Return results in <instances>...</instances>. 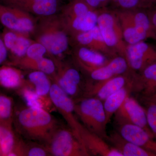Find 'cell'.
Segmentation results:
<instances>
[{
    "instance_id": "8d00e7d4",
    "label": "cell",
    "mask_w": 156,
    "mask_h": 156,
    "mask_svg": "<svg viewBox=\"0 0 156 156\" xmlns=\"http://www.w3.org/2000/svg\"><path fill=\"white\" fill-rule=\"evenodd\" d=\"M101 2V5H102V7L105 6L107 4H108L111 0H100Z\"/></svg>"
},
{
    "instance_id": "9a60e30c",
    "label": "cell",
    "mask_w": 156,
    "mask_h": 156,
    "mask_svg": "<svg viewBox=\"0 0 156 156\" xmlns=\"http://www.w3.org/2000/svg\"><path fill=\"white\" fill-rule=\"evenodd\" d=\"M80 135L90 156H123L119 151L108 144L105 140L89 131L82 124Z\"/></svg>"
},
{
    "instance_id": "6da1fadb",
    "label": "cell",
    "mask_w": 156,
    "mask_h": 156,
    "mask_svg": "<svg viewBox=\"0 0 156 156\" xmlns=\"http://www.w3.org/2000/svg\"><path fill=\"white\" fill-rule=\"evenodd\" d=\"M13 123L20 134L44 145L60 126L50 113L37 106L27 107L17 113L14 111Z\"/></svg>"
},
{
    "instance_id": "e575fe53",
    "label": "cell",
    "mask_w": 156,
    "mask_h": 156,
    "mask_svg": "<svg viewBox=\"0 0 156 156\" xmlns=\"http://www.w3.org/2000/svg\"><path fill=\"white\" fill-rule=\"evenodd\" d=\"M82 1L85 2L90 8L94 10L102 7L100 0H82Z\"/></svg>"
},
{
    "instance_id": "8fae6325",
    "label": "cell",
    "mask_w": 156,
    "mask_h": 156,
    "mask_svg": "<svg viewBox=\"0 0 156 156\" xmlns=\"http://www.w3.org/2000/svg\"><path fill=\"white\" fill-rule=\"evenodd\" d=\"M125 57L129 68L134 72H140L148 66L156 63V46L145 41L128 44Z\"/></svg>"
},
{
    "instance_id": "277c9868",
    "label": "cell",
    "mask_w": 156,
    "mask_h": 156,
    "mask_svg": "<svg viewBox=\"0 0 156 156\" xmlns=\"http://www.w3.org/2000/svg\"><path fill=\"white\" fill-rule=\"evenodd\" d=\"M95 10L82 0H71L59 17L68 33L73 36L90 30L97 25L98 14Z\"/></svg>"
},
{
    "instance_id": "7402d4cb",
    "label": "cell",
    "mask_w": 156,
    "mask_h": 156,
    "mask_svg": "<svg viewBox=\"0 0 156 156\" xmlns=\"http://www.w3.org/2000/svg\"><path fill=\"white\" fill-rule=\"evenodd\" d=\"M106 140L123 156H156V154L128 141L118 132L114 131L108 135Z\"/></svg>"
},
{
    "instance_id": "ba28073f",
    "label": "cell",
    "mask_w": 156,
    "mask_h": 156,
    "mask_svg": "<svg viewBox=\"0 0 156 156\" xmlns=\"http://www.w3.org/2000/svg\"><path fill=\"white\" fill-rule=\"evenodd\" d=\"M0 23L7 29L27 35L33 33L37 23L32 14L2 4Z\"/></svg>"
},
{
    "instance_id": "74e56055",
    "label": "cell",
    "mask_w": 156,
    "mask_h": 156,
    "mask_svg": "<svg viewBox=\"0 0 156 156\" xmlns=\"http://www.w3.org/2000/svg\"><path fill=\"white\" fill-rule=\"evenodd\" d=\"M152 1H153L155 3V4H156V0H152Z\"/></svg>"
},
{
    "instance_id": "8992f818",
    "label": "cell",
    "mask_w": 156,
    "mask_h": 156,
    "mask_svg": "<svg viewBox=\"0 0 156 156\" xmlns=\"http://www.w3.org/2000/svg\"><path fill=\"white\" fill-rule=\"evenodd\" d=\"M44 146L50 156H90L80 138L69 127L59 126Z\"/></svg>"
},
{
    "instance_id": "3957f363",
    "label": "cell",
    "mask_w": 156,
    "mask_h": 156,
    "mask_svg": "<svg viewBox=\"0 0 156 156\" xmlns=\"http://www.w3.org/2000/svg\"><path fill=\"white\" fill-rule=\"evenodd\" d=\"M114 14L119 22L126 44H134L148 38L156 40V34L144 9L118 10Z\"/></svg>"
},
{
    "instance_id": "ac0fdd59",
    "label": "cell",
    "mask_w": 156,
    "mask_h": 156,
    "mask_svg": "<svg viewBox=\"0 0 156 156\" xmlns=\"http://www.w3.org/2000/svg\"><path fill=\"white\" fill-rule=\"evenodd\" d=\"M28 35L6 29L2 37L13 61L25 56L27 51L34 41L28 38ZM8 61V62H9Z\"/></svg>"
},
{
    "instance_id": "7a4b0ae2",
    "label": "cell",
    "mask_w": 156,
    "mask_h": 156,
    "mask_svg": "<svg viewBox=\"0 0 156 156\" xmlns=\"http://www.w3.org/2000/svg\"><path fill=\"white\" fill-rule=\"evenodd\" d=\"M41 17L33 33L35 41L44 45L52 56L62 55L68 48L69 39L60 17L54 14Z\"/></svg>"
},
{
    "instance_id": "d4e9b609",
    "label": "cell",
    "mask_w": 156,
    "mask_h": 156,
    "mask_svg": "<svg viewBox=\"0 0 156 156\" xmlns=\"http://www.w3.org/2000/svg\"><path fill=\"white\" fill-rule=\"evenodd\" d=\"M48 75L42 72L32 71L28 74V82L33 86L34 92L39 97L49 95L52 84Z\"/></svg>"
},
{
    "instance_id": "f546056e",
    "label": "cell",
    "mask_w": 156,
    "mask_h": 156,
    "mask_svg": "<svg viewBox=\"0 0 156 156\" xmlns=\"http://www.w3.org/2000/svg\"><path fill=\"white\" fill-rule=\"evenodd\" d=\"M47 50L44 45L36 41H34L29 47L25 57L30 58H37L44 57Z\"/></svg>"
},
{
    "instance_id": "9c48e42d",
    "label": "cell",
    "mask_w": 156,
    "mask_h": 156,
    "mask_svg": "<svg viewBox=\"0 0 156 156\" xmlns=\"http://www.w3.org/2000/svg\"><path fill=\"white\" fill-rule=\"evenodd\" d=\"M49 96L53 105L66 121L68 127L81 139L80 130L82 124L75 115L74 101L55 82L52 84Z\"/></svg>"
},
{
    "instance_id": "5b68a950",
    "label": "cell",
    "mask_w": 156,
    "mask_h": 156,
    "mask_svg": "<svg viewBox=\"0 0 156 156\" xmlns=\"http://www.w3.org/2000/svg\"><path fill=\"white\" fill-rule=\"evenodd\" d=\"M75 112L84 127L106 140V115L103 101L95 97L74 101Z\"/></svg>"
},
{
    "instance_id": "484cf974",
    "label": "cell",
    "mask_w": 156,
    "mask_h": 156,
    "mask_svg": "<svg viewBox=\"0 0 156 156\" xmlns=\"http://www.w3.org/2000/svg\"><path fill=\"white\" fill-rule=\"evenodd\" d=\"M14 111L12 98L0 93V121L13 122Z\"/></svg>"
},
{
    "instance_id": "d6986e66",
    "label": "cell",
    "mask_w": 156,
    "mask_h": 156,
    "mask_svg": "<svg viewBox=\"0 0 156 156\" xmlns=\"http://www.w3.org/2000/svg\"><path fill=\"white\" fill-rule=\"evenodd\" d=\"M128 68L126 58L121 55L114 57L103 66L87 73L93 80L100 82L124 74Z\"/></svg>"
},
{
    "instance_id": "cb8c5ba5",
    "label": "cell",
    "mask_w": 156,
    "mask_h": 156,
    "mask_svg": "<svg viewBox=\"0 0 156 156\" xmlns=\"http://www.w3.org/2000/svg\"><path fill=\"white\" fill-rule=\"evenodd\" d=\"M131 92L130 82L126 87L115 92L103 101L104 108L106 115V122L108 124L111 118L124 102Z\"/></svg>"
},
{
    "instance_id": "83f0119b",
    "label": "cell",
    "mask_w": 156,
    "mask_h": 156,
    "mask_svg": "<svg viewBox=\"0 0 156 156\" xmlns=\"http://www.w3.org/2000/svg\"><path fill=\"white\" fill-rule=\"evenodd\" d=\"M17 139L13 129L8 131L0 139V149L2 156H9L14 148Z\"/></svg>"
},
{
    "instance_id": "d6a6232c",
    "label": "cell",
    "mask_w": 156,
    "mask_h": 156,
    "mask_svg": "<svg viewBox=\"0 0 156 156\" xmlns=\"http://www.w3.org/2000/svg\"><path fill=\"white\" fill-rule=\"evenodd\" d=\"M13 129V122L0 121V138Z\"/></svg>"
},
{
    "instance_id": "5bb4252c",
    "label": "cell",
    "mask_w": 156,
    "mask_h": 156,
    "mask_svg": "<svg viewBox=\"0 0 156 156\" xmlns=\"http://www.w3.org/2000/svg\"><path fill=\"white\" fill-rule=\"evenodd\" d=\"M130 80L126 76L121 75L105 80L97 82L93 85L87 84L83 96V98H96L103 102L110 95L126 87Z\"/></svg>"
},
{
    "instance_id": "52a82bcc",
    "label": "cell",
    "mask_w": 156,
    "mask_h": 156,
    "mask_svg": "<svg viewBox=\"0 0 156 156\" xmlns=\"http://www.w3.org/2000/svg\"><path fill=\"white\" fill-rule=\"evenodd\" d=\"M97 25L109 48L117 50L125 57L127 45L118 18L114 13L102 12L98 15Z\"/></svg>"
},
{
    "instance_id": "2e32d148",
    "label": "cell",
    "mask_w": 156,
    "mask_h": 156,
    "mask_svg": "<svg viewBox=\"0 0 156 156\" xmlns=\"http://www.w3.org/2000/svg\"><path fill=\"white\" fill-rule=\"evenodd\" d=\"M118 132L125 139L156 154V140L143 128L132 124L119 125Z\"/></svg>"
},
{
    "instance_id": "1f68e13d",
    "label": "cell",
    "mask_w": 156,
    "mask_h": 156,
    "mask_svg": "<svg viewBox=\"0 0 156 156\" xmlns=\"http://www.w3.org/2000/svg\"><path fill=\"white\" fill-rule=\"evenodd\" d=\"M9 55V51L6 48L2 37H0V66L5 64Z\"/></svg>"
},
{
    "instance_id": "30bf717a",
    "label": "cell",
    "mask_w": 156,
    "mask_h": 156,
    "mask_svg": "<svg viewBox=\"0 0 156 156\" xmlns=\"http://www.w3.org/2000/svg\"><path fill=\"white\" fill-rule=\"evenodd\" d=\"M114 115L118 126L129 124L139 126L154 138L148 125L145 108H144L135 98L130 96V95L126 97Z\"/></svg>"
},
{
    "instance_id": "7c38bea8",
    "label": "cell",
    "mask_w": 156,
    "mask_h": 156,
    "mask_svg": "<svg viewBox=\"0 0 156 156\" xmlns=\"http://www.w3.org/2000/svg\"><path fill=\"white\" fill-rule=\"evenodd\" d=\"M55 62L58 70L54 76L55 82L73 99L80 96L83 90L80 73L75 68Z\"/></svg>"
},
{
    "instance_id": "44dd1931",
    "label": "cell",
    "mask_w": 156,
    "mask_h": 156,
    "mask_svg": "<svg viewBox=\"0 0 156 156\" xmlns=\"http://www.w3.org/2000/svg\"><path fill=\"white\" fill-rule=\"evenodd\" d=\"M28 83L19 68L7 64L0 66V87L9 90H18Z\"/></svg>"
},
{
    "instance_id": "d590c367",
    "label": "cell",
    "mask_w": 156,
    "mask_h": 156,
    "mask_svg": "<svg viewBox=\"0 0 156 156\" xmlns=\"http://www.w3.org/2000/svg\"><path fill=\"white\" fill-rule=\"evenodd\" d=\"M145 103H153L156 105V93L152 96L147 98H143Z\"/></svg>"
},
{
    "instance_id": "4316f807",
    "label": "cell",
    "mask_w": 156,
    "mask_h": 156,
    "mask_svg": "<svg viewBox=\"0 0 156 156\" xmlns=\"http://www.w3.org/2000/svg\"><path fill=\"white\" fill-rule=\"evenodd\" d=\"M122 10H135L151 9L155 3L152 0H111Z\"/></svg>"
},
{
    "instance_id": "836d02e7",
    "label": "cell",
    "mask_w": 156,
    "mask_h": 156,
    "mask_svg": "<svg viewBox=\"0 0 156 156\" xmlns=\"http://www.w3.org/2000/svg\"><path fill=\"white\" fill-rule=\"evenodd\" d=\"M151 10L147 12L151 23L156 34V6L152 7Z\"/></svg>"
},
{
    "instance_id": "4fadbf2b",
    "label": "cell",
    "mask_w": 156,
    "mask_h": 156,
    "mask_svg": "<svg viewBox=\"0 0 156 156\" xmlns=\"http://www.w3.org/2000/svg\"><path fill=\"white\" fill-rule=\"evenodd\" d=\"M0 4L40 17L54 15L58 6V0H0Z\"/></svg>"
},
{
    "instance_id": "e0dca14e",
    "label": "cell",
    "mask_w": 156,
    "mask_h": 156,
    "mask_svg": "<svg viewBox=\"0 0 156 156\" xmlns=\"http://www.w3.org/2000/svg\"><path fill=\"white\" fill-rule=\"evenodd\" d=\"M131 92L140 93L143 98L156 93V62L148 66L139 73H134L131 80Z\"/></svg>"
},
{
    "instance_id": "603a6c76",
    "label": "cell",
    "mask_w": 156,
    "mask_h": 156,
    "mask_svg": "<svg viewBox=\"0 0 156 156\" xmlns=\"http://www.w3.org/2000/svg\"><path fill=\"white\" fill-rule=\"evenodd\" d=\"M76 59L78 64L87 73L103 66L109 61L100 52L84 47L78 49Z\"/></svg>"
},
{
    "instance_id": "f1b7e54d",
    "label": "cell",
    "mask_w": 156,
    "mask_h": 156,
    "mask_svg": "<svg viewBox=\"0 0 156 156\" xmlns=\"http://www.w3.org/2000/svg\"><path fill=\"white\" fill-rule=\"evenodd\" d=\"M23 156H50L47 148L44 144H38L26 143L23 141Z\"/></svg>"
},
{
    "instance_id": "4dcf8cb0",
    "label": "cell",
    "mask_w": 156,
    "mask_h": 156,
    "mask_svg": "<svg viewBox=\"0 0 156 156\" xmlns=\"http://www.w3.org/2000/svg\"><path fill=\"white\" fill-rule=\"evenodd\" d=\"M146 103L145 108L148 125L156 140V105L153 103Z\"/></svg>"
},
{
    "instance_id": "ffe728a7",
    "label": "cell",
    "mask_w": 156,
    "mask_h": 156,
    "mask_svg": "<svg viewBox=\"0 0 156 156\" xmlns=\"http://www.w3.org/2000/svg\"><path fill=\"white\" fill-rule=\"evenodd\" d=\"M5 64L22 69L39 71L48 75L54 76L56 73V67L55 62L44 57L30 58L24 56L13 61L7 62Z\"/></svg>"
},
{
    "instance_id": "f35d334b",
    "label": "cell",
    "mask_w": 156,
    "mask_h": 156,
    "mask_svg": "<svg viewBox=\"0 0 156 156\" xmlns=\"http://www.w3.org/2000/svg\"><path fill=\"white\" fill-rule=\"evenodd\" d=\"M0 156H2V153H1V149H0Z\"/></svg>"
}]
</instances>
